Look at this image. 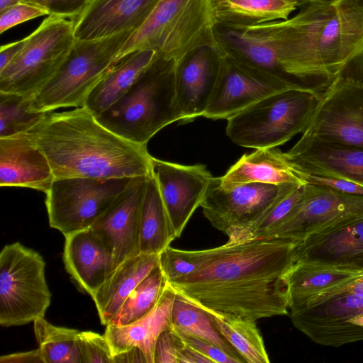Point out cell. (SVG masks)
Segmentation results:
<instances>
[{
    "instance_id": "f546056e",
    "label": "cell",
    "mask_w": 363,
    "mask_h": 363,
    "mask_svg": "<svg viewBox=\"0 0 363 363\" xmlns=\"http://www.w3.org/2000/svg\"><path fill=\"white\" fill-rule=\"evenodd\" d=\"M176 239L155 178L147 176L140 220V251L159 255Z\"/></svg>"
},
{
    "instance_id": "e0dca14e",
    "label": "cell",
    "mask_w": 363,
    "mask_h": 363,
    "mask_svg": "<svg viewBox=\"0 0 363 363\" xmlns=\"http://www.w3.org/2000/svg\"><path fill=\"white\" fill-rule=\"evenodd\" d=\"M147 176L133 179L108 210L90 228L112 256L116 267L140 253V212Z\"/></svg>"
},
{
    "instance_id": "836d02e7",
    "label": "cell",
    "mask_w": 363,
    "mask_h": 363,
    "mask_svg": "<svg viewBox=\"0 0 363 363\" xmlns=\"http://www.w3.org/2000/svg\"><path fill=\"white\" fill-rule=\"evenodd\" d=\"M173 328L216 345L240 362H245L235 349L223 337L211 315L177 295L172 308Z\"/></svg>"
},
{
    "instance_id": "8992f818",
    "label": "cell",
    "mask_w": 363,
    "mask_h": 363,
    "mask_svg": "<svg viewBox=\"0 0 363 363\" xmlns=\"http://www.w3.org/2000/svg\"><path fill=\"white\" fill-rule=\"evenodd\" d=\"M135 31L95 40H77L50 80L30 97L36 112L82 107L94 86L116 62L118 52Z\"/></svg>"
},
{
    "instance_id": "83f0119b",
    "label": "cell",
    "mask_w": 363,
    "mask_h": 363,
    "mask_svg": "<svg viewBox=\"0 0 363 363\" xmlns=\"http://www.w3.org/2000/svg\"><path fill=\"white\" fill-rule=\"evenodd\" d=\"M359 272L296 261L286 276L289 314L297 312L315 296Z\"/></svg>"
},
{
    "instance_id": "d6986e66",
    "label": "cell",
    "mask_w": 363,
    "mask_h": 363,
    "mask_svg": "<svg viewBox=\"0 0 363 363\" xmlns=\"http://www.w3.org/2000/svg\"><path fill=\"white\" fill-rule=\"evenodd\" d=\"M284 155L295 172L341 179L363 185V147L297 141Z\"/></svg>"
},
{
    "instance_id": "52a82bcc",
    "label": "cell",
    "mask_w": 363,
    "mask_h": 363,
    "mask_svg": "<svg viewBox=\"0 0 363 363\" xmlns=\"http://www.w3.org/2000/svg\"><path fill=\"white\" fill-rule=\"evenodd\" d=\"M315 96L294 89L272 94L229 118L226 134L234 143L245 147L283 145L302 132Z\"/></svg>"
},
{
    "instance_id": "30bf717a",
    "label": "cell",
    "mask_w": 363,
    "mask_h": 363,
    "mask_svg": "<svg viewBox=\"0 0 363 363\" xmlns=\"http://www.w3.org/2000/svg\"><path fill=\"white\" fill-rule=\"evenodd\" d=\"M75 40L71 20L49 16L0 71V92L33 96L55 74Z\"/></svg>"
},
{
    "instance_id": "bcb514c9",
    "label": "cell",
    "mask_w": 363,
    "mask_h": 363,
    "mask_svg": "<svg viewBox=\"0 0 363 363\" xmlns=\"http://www.w3.org/2000/svg\"><path fill=\"white\" fill-rule=\"evenodd\" d=\"M147 363L143 352L138 347H133L124 352L113 355V363Z\"/></svg>"
},
{
    "instance_id": "c3c4849f",
    "label": "cell",
    "mask_w": 363,
    "mask_h": 363,
    "mask_svg": "<svg viewBox=\"0 0 363 363\" xmlns=\"http://www.w3.org/2000/svg\"><path fill=\"white\" fill-rule=\"evenodd\" d=\"M20 0H0V11L16 4Z\"/></svg>"
},
{
    "instance_id": "f6af8a7d",
    "label": "cell",
    "mask_w": 363,
    "mask_h": 363,
    "mask_svg": "<svg viewBox=\"0 0 363 363\" xmlns=\"http://www.w3.org/2000/svg\"><path fill=\"white\" fill-rule=\"evenodd\" d=\"M25 43V38L7 45L1 46L0 49V71L4 69L16 56Z\"/></svg>"
},
{
    "instance_id": "681fc988",
    "label": "cell",
    "mask_w": 363,
    "mask_h": 363,
    "mask_svg": "<svg viewBox=\"0 0 363 363\" xmlns=\"http://www.w3.org/2000/svg\"><path fill=\"white\" fill-rule=\"evenodd\" d=\"M352 271L354 272H363V260L358 262L357 264H355L352 269Z\"/></svg>"
},
{
    "instance_id": "f907efd6",
    "label": "cell",
    "mask_w": 363,
    "mask_h": 363,
    "mask_svg": "<svg viewBox=\"0 0 363 363\" xmlns=\"http://www.w3.org/2000/svg\"><path fill=\"white\" fill-rule=\"evenodd\" d=\"M297 1L299 2L300 6H301V5H302V4H305V3H306V2H308V1H311V0H297Z\"/></svg>"
},
{
    "instance_id": "7c38bea8",
    "label": "cell",
    "mask_w": 363,
    "mask_h": 363,
    "mask_svg": "<svg viewBox=\"0 0 363 363\" xmlns=\"http://www.w3.org/2000/svg\"><path fill=\"white\" fill-rule=\"evenodd\" d=\"M289 316L299 331L320 345L338 347L363 340V294L338 284Z\"/></svg>"
},
{
    "instance_id": "d6a6232c",
    "label": "cell",
    "mask_w": 363,
    "mask_h": 363,
    "mask_svg": "<svg viewBox=\"0 0 363 363\" xmlns=\"http://www.w3.org/2000/svg\"><path fill=\"white\" fill-rule=\"evenodd\" d=\"M33 323L43 363H82L79 330L53 325L44 318Z\"/></svg>"
},
{
    "instance_id": "ac0fdd59",
    "label": "cell",
    "mask_w": 363,
    "mask_h": 363,
    "mask_svg": "<svg viewBox=\"0 0 363 363\" xmlns=\"http://www.w3.org/2000/svg\"><path fill=\"white\" fill-rule=\"evenodd\" d=\"M362 260L363 217L311 235L299 241L296 248V261L339 269L352 271Z\"/></svg>"
},
{
    "instance_id": "7bdbcfd3",
    "label": "cell",
    "mask_w": 363,
    "mask_h": 363,
    "mask_svg": "<svg viewBox=\"0 0 363 363\" xmlns=\"http://www.w3.org/2000/svg\"><path fill=\"white\" fill-rule=\"evenodd\" d=\"M294 173L303 183L324 186L339 191L363 196V185L353 182L295 172Z\"/></svg>"
},
{
    "instance_id": "816d5d0a",
    "label": "cell",
    "mask_w": 363,
    "mask_h": 363,
    "mask_svg": "<svg viewBox=\"0 0 363 363\" xmlns=\"http://www.w3.org/2000/svg\"><path fill=\"white\" fill-rule=\"evenodd\" d=\"M357 1H363V0H357Z\"/></svg>"
},
{
    "instance_id": "4fadbf2b",
    "label": "cell",
    "mask_w": 363,
    "mask_h": 363,
    "mask_svg": "<svg viewBox=\"0 0 363 363\" xmlns=\"http://www.w3.org/2000/svg\"><path fill=\"white\" fill-rule=\"evenodd\" d=\"M295 184L248 183L224 189L219 178L213 177L201 207L211 224L228 237L227 242H235Z\"/></svg>"
},
{
    "instance_id": "e575fe53",
    "label": "cell",
    "mask_w": 363,
    "mask_h": 363,
    "mask_svg": "<svg viewBox=\"0 0 363 363\" xmlns=\"http://www.w3.org/2000/svg\"><path fill=\"white\" fill-rule=\"evenodd\" d=\"M167 283L158 265L133 290L108 325H127L145 315L157 303Z\"/></svg>"
},
{
    "instance_id": "4316f807",
    "label": "cell",
    "mask_w": 363,
    "mask_h": 363,
    "mask_svg": "<svg viewBox=\"0 0 363 363\" xmlns=\"http://www.w3.org/2000/svg\"><path fill=\"white\" fill-rule=\"evenodd\" d=\"M218 178L224 189L248 183L281 185L303 182L291 169L284 152L277 147L256 149L243 155Z\"/></svg>"
},
{
    "instance_id": "b9f144b4",
    "label": "cell",
    "mask_w": 363,
    "mask_h": 363,
    "mask_svg": "<svg viewBox=\"0 0 363 363\" xmlns=\"http://www.w3.org/2000/svg\"><path fill=\"white\" fill-rule=\"evenodd\" d=\"M39 6L46 9L49 16L72 18L78 16L89 0H20Z\"/></svg>"
},
{
    "instance_id": "484cf974",
    "label": "cell",
    "mask_w": 363,
    "mask_h": 363,
    "mask_svg": "<svg viewBox=\"0 0 363 363\" xmlns=\"http://www.w3.org/2000/svg\"><path fill=\"white\" fill-rule=\"evenodd\" d=\"M157 56L152 50H137L119 59L87 96L85 107L95 117L119 101Z\"/></svg>"
},
{
    "instance_id": "5bb4252c",
    "label": "cell",
    "mask_w": 363,
    "mask_h": 363,
    "mask_svg": "<svg viewBox=\"0 0 363 363\" xmlns=\"http://www.w3.org/2000/svg\"><path fill=\"white\" fill-rule=\"evenodd\" d=\"M362 217L363 196L305 183L298 210L271 238L301 241L340 223Z\"/></svg>"
},
{
    "instance_id": "8d00e7d4",
    "label": "cell",
    "mask_w": 363,
    "mask_h": 363,
    "mask_svg": "<svg viewBox=\"0 0 363 363\" xmlns=\"http://www.w3.org/2000/svg\"><path fill=\"white\" fill-rule=\"evenodd\" d=\"M159 266L167 282L186 276L196 269V264L188 250L170 245L159 254Z\"/></svg>"
},
{
    "instance_id": "44dd1931",
    "label": "cell",
    "mask_w": 363,
    "mask_h": 363,
    "mask_svg": "<svg viewBox=\"0 0 363 363\" xmlns=\"http://www.w3.org/2000/svg\"><path fill=\"white\" fill-rule=\"evenodd\" d=\"M55 177L50 162L28 132L0 138V186L47 193Z\"/></svg>"
},
{
    "instance_id": "ab89813d",
    "label": "cell",
    "mask_w": 363,
    "mask_h": 363,
    "mask_svg": "<svg viewBox=\"0 0 363 363\" xmlns=\"http://www.w3.org/2000/svg\"><path fill=\"white\" fill-rule=\"evenodd\" d=\"M182 342L204 355L213 363H241L224 350L210 342L186 334L172 328Z\"/></svg>"
},
{
    "instance_id": "d590c367",
    "label": "cell",
    "mask_w": 363,
    "mask_h": 363,
    "mask_svg": "<svg viewBox=\"0 0 363 363\" xmlns=\"http://www.w3.org/2000/svg\"><path fill=\"white\" fill-rule=\"evenodd\" d=\"M47 113L33 111L28 96L0 92V138L28 132Z\"/></svg>"
},
{
    "instance_id": "9a60e30c",
    "label": "cell",
    "mask_w": 363,
    "mask_h": 363,
    "mask_svg": "<svg viewBox=\"0 0 363 363\" xmlns=\"http://www.w3.org/2000/svg\"><path fill=\"white\" fill-rule=\"evenodd\" d=\"M152 174L176 238L201 207L213 178L206 165H184L152 158Z\"/></svg>"
},
{
    "instance_id": "ee69618b",
    "label": "cell",
    "mask_w": 363,
    "mask_h": 363,
    "mask_svg": "<svg viewBox=\"0 0 363 363\" xmlns=\"http://www.w3.org/2000/svg\"><path fill=\"white\" fill-rule=\"evenodd\" d=\"M1 363H43L41 352L39 348L35 350L13 353L1 356Z\"/></svg>"
},
{
    "instance_id": "8fae6325",
    "label": "cell",
    "mask_w": 363,
    "mask_h": 363,
    "mask_svg": "<svg viewBox=\"0 0 363 363\" xmlns=\"http://www.w3.org/2000/svg\"><path fill=\"white\" fill-rule=\"evenodd\" d=\"M134 178L55 179L46 193L49 225L65 236L90 228Z\"/></svg>"
},
{
    "instance_id": "cb8c5ba5",
    "label": "cell",
    "mask_w": 363,
    "mask_h": 363,
    "mask_svg": "<svg viewBox=\"0 0 363 363\" xmlns=\"http://www.w3.org/2000/svg\"><path fill=\"white\" fill-rule=\"evenodd\" d=\"M177 294L167 283L152 309L138 320L123 326L106 325L104 335L113 355L139 347L147 363H155V347L160 335L172 329V308Z\"/></svg>"
},
{
    "instance_id": "7a4b0ae2",
    "label": "cell",
    "mask_w": 363,
    "mask_h": 363,
    "mask_svg": "<svg viewBox=\"0 0 363 363\" xmlns=\"http://www.w3.org/2000/svg\"><path fill=\"white\" fill-rule=\"evenodd\" d=\"M298 9L286 20L225 27L265 40L294 86L318 95L363 57V1L311 0Z\"/></svg>"
},
{
    "instance_id": "6da1fadb",
    "label": "cell",
    "mask_w": 363,
    "mask_h": 363,
    "mask_svg": "<svg viewBox=\"0 0 363 363\" xmlns=\"http://www.w3.org/2000/svg\"><path fill=\"white\" fill-rule=\"evenodd\" d=\"M298 242L270 238L188 250L196 269L167 284L211 315L254 321L289 315L286 276Z\"/></svg>"
},
{
    "instance_id": "603a6c76",
    "label": "cell",
    "mask_w": 363,
    "mask_h": 363,
    "mask_svg": "<svg viewBox=\"0 0 363 363\" xmlns=\"http://www.w3.org/2000/svg\"><path fill=\"white\" fill-rule=\"evenodd\" d=\"M65 237V269L79 287L93 296L116 268L114 260L91 228Z\"/></svg>"
},
{
    "instance_id": "3957f363",
    "label": "cell",
    "mask_w": 363,
    "mask_h": 363,
    "mask_svg": "<svg viewBox=\"0 0 363 363\" xmlns=\"http://www.w3.org/2000/svg\"><path fill=\"white\" fill-rule=\"evenodd\" d=\"M47 157L55 179L136 178L152 173L145 145L112 132L85 107L48 112L28 131Z\"/></svg>"
},
{
    "instance_id": "74e56055",
    "label": "cell",
    "mask_w": 363,
    "mask_h": 363,
    "mask_svg": "<svg viewBox=\"0 0 363 363\" xmlns=\"http://www.w3.org/2000/svg\"><path fill=\"white\" fill-rule=\"evenodd\" d=\"M79 345L82 363H113V355L104 335L79 331Z\"/></svg>"
},
{
    "instance_id": "7dc6e473",
    "label": "cell",
    "mask_w": 363,
    "mask_h": 363,
    "mask_svg": "<svg viewBox=\"0 0 363 363\" xmlns=\"http://www.w3.org/2000/svg\"><path fill=\"white\" fill-rule=\"evenodd\" d=\"M178 363H213L202 354L183 343L179 353Z\"/></svg>"
},
{
    "instance_id": "5b68a950",
    "label": "cell",
    "mask_w": 363,
    "mask_h": 363,
    "mask_svg": "<svg viewBox=\"0 0 363 363\" xmlns=\"http://www.w3.org/2000/svg\"><path fill=\"white\" fill-rule=\"evenodd\" d=\"M175 67L157 56L127 93L96 118L119 136L141 145L161 129L180 121Z\"/></svg>"
},
{
    "instance_id": "f35d334b",
    "label": "cell",
    "mask_w": 363,
    "mask_h": 363,
    "mask_svg": "<svg viewBox=\"0 0 363 363\" xmlns=\"http://www.w3.org/2000/svg\"><path fill=\"white\" fill-rule=\"evenodd\" d=\"M45 15L48 11L35 4L23 1L0 11V33L26 21Z\"/></svg>"
},
{
    "instance_id": "ba28073f",
    "label": "cell",
    "mask_w": 363,
    "mask_h": 363,
    "mask_svg": "<svg viewBox=\"0 0 363 363\" xmlns=\"http://www.w3.org/2000/svg\"><path fill=\"white\" fill-rule=\"evenodd\" d=\"M355 71L346 69L315 96L298 142L363 147V72Z\"/></svg>"
},
{
    "instance_id": "f1b7e54d",
    "label": "cell",
    "mask_w": 363,
    "mask_h": 363,
    "mask_svg": "<svg viewBox=\"0 0 363 363\" xmlns=\"http://www.w3.org/2000/svg\"><path fill=\"white\" fill-rule=\"evenodd\" d=\"M299 6L297 0H214L218 26H224L286 20Z\"/></svg>"
},
{
    "instance_id": "277c9868",
    "label": "cell",
    "mask_w": 363,
    "mask_h": 363,
    "mask_svg": "<svg viewBox=\"0 0 363 363\" xmlns=\"http://www.w3.org/2000/svg\"><path fill=\"white\" fill-rule=\"evenodd\" d=\"M214 0H159L143 25L128 39L116 62L130 52L155 50L176 71L192 54L208 49L223 58L216 35ZM176 73V72H175Z\"/></svg>"
},
{
    "instance_id": "60d3db41",
    "label": "cell",
    "mask_w": 363,
    "mask_h": 363,
    "mask_svg": "<svg viewBox=\"0 0 363 363\" xmlns=\"http://www.w3.org/2000/svg\"><path fill=\"white\" fill-rule=\"evenodd\" d=\"M183 342L173 329L162 332L155 347V363H178Z\"/></svg>"
},
{
    "instance_id": "9c48e42d",
    "label": "cell",
    "mask_w": 363,
    "mask_h": 363,
    "mask_svg": "<svg viewBox=\"0 0 363 363\" xmlns=\"http://www.w3.org/2000/svg\"><path fill=\"white\" fill-rule=\"evenodd\" d=\"M45 262L36 251L16 242L0 253V325L19 326L44 318L51 301Z\"/></svg>"
},
{
    "instance_id": "4dcf8cb0",
    "label": "cell",
    "mask_w": 363,
    "mask_h": 363,
    "mask_svg": "<svg viewBox=\"0 0 363 363\" xmlns=\"http://www.w3.org/2000/svg\"><path fill=\"white\" fill-rule=\"evenodd\" d=\"M226 28L225 36L234 47L233 53L226 56L275 79L289 89H298L281 70L277 52L268 42L242 29Z\"/></svg>"
},
{
    "instance_id": "ffe728a7",
    "label": "cell",
    "mask_w": 363,
    "mask_h": 363,
    "mask_svg": "<svg viewBox=\"0 0 363 363\" xmlns=\"http://www.w3.org/2000/svg\"><path fill=\"white\" fill-rule=\"evenodd\" d=\"M159 0H89L71 18L77 40H95L125 30H137Z\"/></svg>"
},
{
    "instance_id": "d4e9b609",
    "label": "cell",
    "mask_w": 363,
    "mask_h": 363,
    "mask_svg": "<svg viewBox=\"0 0 363 363\" xmlns=\"http://www.w3.org/2000/svg\"><path fill=\"white\" fill-rule=\"evenodd\" d=\"M158 265L159 255L140 253L115 269L91 296L102 325L110 324L133 290Z\"/></svg>"
},
{
    "instance_id": "1f68e13d",
    "label": "cell",
    "mask_w": 363,
    "mask_h": 363,
    "mask_svg": "<svg viewBox=\"0 0 363 363\" xmlns=\"http://www.w3.org/2000/svg\"><path fill=\"white\" fill-rule=\"evenodd\" d=\"M211 317L218 330L245 362H270L255 321L233 315H211Z\"/></svg>"
},
{
    "instance_id": "7402d4cb",
    "label": "cell",
    "mask_w": 363,
    "mask_h": 363,
    "mask_svg": "<svg viewBox=\"0 0 363 363\" xmlns=\"http://www.w3.org/2000/svg\"><path fill=\"white\" fill-rule=\"evenodd\" d=\"M208 51H196L176 71V101L182 123L203 116L213 92L223 58H212Z\"/></svg>"
},
{
    "instance_id": "2e32d148",
    "label": "cell",
    "mask_w": 363,
    "mask_h": 363,
    "mask_svg": "<svg viewBox=\"0 0 363 363\" xmlns=\"http://www.w3.org/2000/svg\"><path fill=\"white\" fill-rule=\"evenodd\" d=\"M288 89L275 79L225 56L203 117L228 120L260 99Z\"/></svg>"
}]
</instances>
